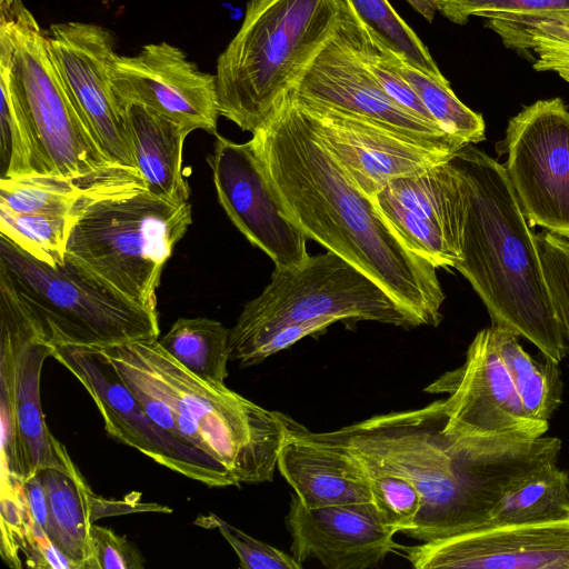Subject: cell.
<instances>
[{
    "label": "cell",
    "instance_id": "6da1fadb",
    "mask_svg": "<svg viewBox=\"0 0 569 569\" xmlns=\"http://www.w3.org/2000/svg\"><path fill=\"white\" fill-rule=\"evenodd\" d=\"M443 399L373 416L311 439L351 453L367 471L409 479L421 508L403 535L429 542L482 527L503 495L537 469L558 462V437L470 435L446 429Z\"/></svg>",
    "mask_w": 569,
    "mask_h": 569
},
{
    "label": "cell",
    "instance_id": "7a4b0ae2",
    "mask_svg": "<svg viewBox=\"0 0 569 569\" xmlns=\"http://www.w3.org/2000/svg\"><path fill=\"white\" fill-rule=\"evenodd\" d=\"M250 140L308 239L369 276L420 325L440 323L445 293L437 268L406 247L289 96Z\"/></svg>",
    "mask_w": 569,
    "mask_h": 569
},
{
    "label": "cell",
    "instance_id": "3957f363",
    "mask_svg": "<svg viewBox=\"0 0 569 569\" xmlns=\"http://www.w3.org/2000/svg\"><path fill=\"white\" fill-rule=\"evenodd\" d=\"M465 190L461 259L455 266L485 305L491 326L531 342L560 365L567 340L528 224L503 164L468 144L449 160Z\"/></svg>",
    "mask_w": 569,
    "mask_h": 569
},
{
    "label": "cell",
    "instance_id": "277c9868",
    "mask_svg": "<svg viewBox=\"0 0 569 569\" xmlns=\"http://www.w3.org/2000/svg\"><path fill=\"white\" fill-rule=\"evenodd\" d=\"M0 68L19 124L2 178L49 176L146 189L137 169L113 163L93 140L52 61L46 31L22 0H0Z\"/></svg>",
    "mask_w": 569,
    "mask_h": 569
},
{
    "label": "cell",
    "instance_id": "5b68a950",
    "mask_svg": "<svg viewBox=\"0 0 569 569\" xmlns=\"http://www.w3.org/2000/svg\"><path fill=\"white\" fill-rule=\"evenodd\" d=\"M123 381L134 382L161 398L171 412L200 433L204 450L233 476L238 485L261 483L274 477L287 438L283 413L264 409L218 383L202 379L167 352L158 339L100 349Z\"/></svg>",
    "mask_w": 569,
    "mask_h": 569
},
{
    "label": "cell",
    "instance_id": "8992f818",
    "mask_svg": "<svg viewBox=\"0 0 569 569\" xmlns=\"http://www.w3.org/2000/svg\"><path fill=\"white\" fill-rule=\"evenodd\" d=\"M342 0H249L217 60L220 116L254 133L284 102L335 32Z\"/></svg>",
    "mask_w": 569,
    "mask_h": 569
},
{
    "label": "cell",
    "instance_id": "52a82bcc",
    "mask_svg": "<svg viewBox=\"0 0 569 569\" xmlns=\"http://www.w3.org/2000/svg\"><path fill=\"white\" fill-rule=\"evenodd\" d=\"M192 222L189 202L147 189L98 199L77 214L66 258L130 300L157 310L164 263Z\"/></svg>",
    "mask_w": 569,
    "mask_h": 569
},
{
    "label": "cell",
    "instance_id": "ba28073f",
    "mask_svg": "<svg viewBox=\"0 0 569 569\" xmlns=\"http://www.w3.org/2000/svg\"><path fill=\"white\" fill-rule=\"evenodd\" d=\"M0 270L50 347L104 349L160 337L157 310L130 300L67 258L50 266L0 234Z\"/></svg>",
    "mask_w": 569,
    "mask_h": 569
},
{
    "label": "cell",
    "instance_id": "9c48e42d",
    "mask_svg": "<svg viewBox=\"0 0 569 569\" xmlns=\"http://www.w3.org/2000/svg\"><path fill=\"white\" fill-rule=\"evenodd\" d=\"M347 320L421 326L379 283L328 251L295 268H274L270 282L246 303L230 329V348L287 325H313L325 331Z\"/></svg>",
    "mask_w": 569,
    "mask_h": 569
},
{
    "label": "cell",
    "instance_id": "30bf717a",
    "mask_svg": "<svg viewBox=\"0 0 569 569\" xmlns=\"http://www.w3.org/2000/svg\"><path fill=\"white\" fill-rule=\"evenodd\" d=\"M528 224L569 240V110L560 98L523 108L500 143Z\"/></svg>",
    "mask_w": 569,
    "mask_h": 569
},
{
    "label": "cell",
    "instance_id": "8fae6325",
    "mask_svg": "<svg viewBox=\"0 0 569 569\" xmlns=\"http://www.w3.org/2000/svg\"><path fill=\"white\" fill-rule=\"evenodd\" d=\"M52 357L91 396L106 431L154 462L211 488L239 486L213 457L159 427L123 382L114 366L97 348L52 346Z\"/></svg>",
    "mask_w": 569,
    "mask_h": 569
},
{
    "label": "cell",
    "instance_id": "7c38bea8",
    "mask_svg": "<svg viewBox=\"0 0 569 569\" xmlns=\"http://www.w3.org/2000/svg\"><path fill=\"white\" fill-rule=\"evenodd\" d=\"M47 44L64 89L104 156L113 163L137 169L122 107L110 81L116 52L114 34L98 24L53 23Z\"/></svg>",
    "mask_w": 569,
    "mask_h": 569
},
{
    "label": "cell",
    "instance_id": "4fadbf2b",
    "mask_svg": "<svg viewBox=\"0 0 569 569\" xmlns=\"http://www.w3.org/2000/svg\"><path fill=\"white\" fill-rule=\"evenodd\" d=\"M208 158L219 202L238 230L278 269L309 257L307 237L290 219L251 140L236 143L216 134Z\"/></svg>",
    "mask_w": 569,
    "mask_h": 569
},
{
    "label": "cell",
    "instance_id": "5bb4252c",
    "mask_svg": "<svg viewBox=\"0 0 569 569\" xmlns=\"http://www.w3.org/2000/svg\"><path fill=\"white\" fill-rule=\"evenodd\" d=\"M289 93L451 154L466 147L386 93L349 46L340 20Z\"/></svg>",
    "mask_w": 569,
    "mask_h": 569
},
{
    "label": "cell",
    "instance_id": "9a60e30c",
    "mask_svg": "<svg viewBox=\"0 0 569 569\" xmlns=\"http://www.w3.org/2000/svg\"><path fill=\"white\" fill-rule=\"evenodd\" d=\"M425 391L448 393L443 406L450 431L536 438L549 430V421L526 415L491 326L477 332L460 367L440 376Z\"/></svg>",
    "mask_w": 569,
    "mask_h": 569
},
{
    "label": "cell",
    "instance_id": "2e32d148",
    "mask_svg": "<svg viewBox=\"0 0 569 569\" xmlns=\"http://www.w3.org/2000/svg\"><path fill=\"white\" fill-rule=\"evenodd\" d=\"M372 201L409 250L436 268L459 262L466 198L449 160L391 180Z\"/></svg>",
    "mask_w": 569,
    "mask_h": 569
},
{
    "label": "cell",
    "instance_id": "e0dca14e",
    "mask_svg": "<svg viewBox=\"0 0 569 569\" xmlns=\"http://www.w3.org/2000/svg\"><path fill=\"white\" fill-rule=\"evenodd\" d=\"M397 550L416 569H569V516L483 526Z\"/></svg>",
    "mask_w": 569,
    "mask_h": 569
},
{
    "label": "cell",
    "instance_id": "ac0fdd59",
    "mask_svg": "<svg viewBox=\"0 0 569 569\" xmlns=\"http://www.w3.org/2000/svg\"><path fill=\"white\" fill-rule=\"evenodd\" d=\"M110 81L119 100L141 103L184 124L217 134L220 116L216 76L167 42L149 43L132 57L117 54Z\"/></svg>",
    "mask_w": 569,
    "mask_h": 569
},
{
    "label": "cell",
    "instance_id": "d6986e66",
    "mask_svg": "<svg viewBox=\"0 0 569 569\" xmlns=\"http://www.w3.org/2000/svg\"><path fill=\"white\" fill-rule=\"evenodd\" d=\"M288 96L356 186L371 199L391 180L419 174L453 156L367 120Z\"/></svg>",
    "mask_w": 569,
    "mask_h": 569
},
{
    "label": "cell",
    "instance_id": "ffe728a7",
    "mask_svg": "<svg viewBox=\"0 0 569 569\" xmlns=\"http://www.w3.org/2000/svg\"><path fill=\"white\" fill-rule=\"evenodd\" d=\"M286 526L292 556L329 569L378 567L398 547L373 502L309 508L293 493Z\"/></svg>",
    "mask_w": 569,
    "mask_h": 569
},
{
    "label": "cell",
    "instance_id": "44dd1931",
    "mask_svg": "<svg viewBox=\"0 0 569 569\" xmlns=\"http://www.w3.org/2000/svg\"><path fill=\"white\" fill-rule=\"evenodd\" d=\"M283 420L287 438L277 468L306 507L373 502L369 477L357 458L309 438L292 418L283 415Z\"/></svg>",
    "mask_w": 569,
    "mask_h": 569
},
{
    "label": "cell",
    "instance_id": "7402d4cb",
    "mask_svg": "<svg viewBox=\"0 0 569 569\" xmlns=\"http://www.w3.org/2000/svg\"><path fill=\"white\" fill-rule=\"evenodd\" d=\"M119 102L134 166L146 189L170 202H188L190 187L182 172V150L187 136L193 130L141 103L129 100Z\"/></svg>",
    "mask_w": 569,
    "mask_h": 569
},
{
    "label": "cell",
    "instance_id": "603a6c76",
    "mask_svg": "<svg viewBox=\"0 0 569 569\" xmlns=\"http://www.w3.org/2000/svg\"><path fill=\"white\" fill-rule=\"evenodd\" d=\"M49 511L47 535L77 569H88L92 557L90 488L74 465L37 472Z\"/></svg>",
    "mask_w": 569,
    "mask_h": 569
},
{
    "label": "cell",
    "instance_id": "cb8c5ba5",
    "mask_svg": "<svg viewBox=\"0 0 569 569\" xmlns=\"http://www.w3.org/2000/svg\"><path fill=\"white\" fill-rule=\"evenodd\" d=\"M140 189L92 184L58 177L1 178L0 209L76 218L89 203Z\"/></svg>",
    "mask_w": 569,
    "mask_h": 569
},
{
    "label": "cell",
    "instance_id": "d4e9b609",
    "mask_svg": "<svg viewBox=\"0 0 569 569\" xmlns=\"http://www.w3.org/2000/svg\"><path fill=\"white\" fill-rule=\"evenodd\" d=\"M508 48L533 52L537 71H553L569 82V11L487 18Z\"/></svg>",
    "mask_w": 569,
    "mask_h": 569
},
{
    "label": "cell",
    "instance_id": "484cf974",
    "mask_svg": "<svg viewBox=\"0 0 569 569\" xmlns=\"http://www.w3.org/2000/svg\"><path fill=\"white\" fill-rule=\"evenodd\" d=\"M491 328L526 415L533 420L549 421L562 402L563 383L559 365L542 355L539 360L532 358L516 333L500 327Z\"/></svg>",
    "mask_w": 569,
    "mask_h": 569
},
{
    "label": "cell",
    "instance_id": "4316f807",
    "mask_svg": "<svg viewBox=\"0 0 569 569\" xmlns=\"http://www.w3.org/2000/svg\"><path fill=\"white\" fill-rule=\"evenodd\" d=\"M567 516L569 472L560 468L558 462H551L508 490L483 526L541 521Z\"/></svg>",
    "mask_w": 569,
    "mask_h": 569
},
{
    "label": "cell",
    "instance_id": "83f0119b",
    "mask_svg": "<svg viewBox=\"0 0 569 569\" xmlns=\"http://www.w3.org/2000/svg\"><path fill=\"white\" fill-rule=\"evenodd\" d=\"M161 347L196 376L224 383L230 360V329L209 318H179L158 338Z\"/></svg>",
    "mask_w": 569,
    "mask_h": 569
},
{
    "label": "cell",
    "instance_id": "f1b7e54d",
    "mask_svg": "<svg viewBox=\"0 0 569 569\" xmlns=\"http://www.w3.org/2000/svg\"><path fill=\"white\" fill-rule=\"evenodd\" d=\"M399 73L419 96L436 123L463 146L485 139V121L452 91L448 80H438L395 56Z\"/></svg>",
    "mask_w": 569,
    "mask_h": 569
},
{
    "label": "cell",
    "instance_id": "f546056e",
    "mask_svg": "<svg viewBox=\"0 0 569 569\" xmlns=\"http://www.w3.org/2000/svg\"><path fill=\"white\" fill-rule=\"evenodd\" d=\"M356 20L387 50L420 71L447 80L416 32L388 0H343Z\"/></svg>",
    "mask_w": 569,
    "mask_h": 569
},
{
    "label": "cell",
    "instance_id": "4dcf8cb0",
    "mask_svg": "<svg viewBox=\"0 0 569 569\" xmlns=\"http://www.w3.org/2000/svg\"><path fill=\"white\" fill-rule=\"evenodd\" d=\"M74 219L0 209V234L33 258L58 266L66 260L67 241Z\"/></svg>",
    "mask_w": 569,
    "mask_h": 569
},
{
    "label": "cell",
    "instance_id": "1f68e13d",
    "mask_svg": "<svg viewBox=\"0 0 569 569\" xmlns=\"http://www.w3.org/2000/svg\"><path fill=\"white\" fill-rule=\"evenodd\" d=\"M366 472L373 503L385 525L396 533L411 529L421 508V495L416 486L403 476L380 471Z\"/></svg>",
    "mask_w": 569,
    "mask_h": 569
},
{
    "label": "cell",
    "instance_id": "d6a6232c",
    "mask_svg": "<svg viewBox=\"0 0 569 569\" xmlns=\"http://www.w3.org/2000/svg\"><path fill=\"white\" fill-rule=\"evenodd\" d=\"M194 525L206 529H218L232 547L242 569H301L302 563L292 555L254 539L227 523L213 513L200 515Z\"/></svg>",
    "mask_w": 569,
    "mask_h": 569
},
{
    "label": "cell",
    "instance_id": "836d02e7",
    "mask_svg": "<svg viewBox=\"0 0 569 569\" xmlns=\"http://www.w3.org/2000/svg\"><path fill=\"white\" fill-rule=\"evenodd\" d=\"M437 10L457 24L471 16L489 18L501 14H543L569 11V0H436Z\"/></svg>",
    "mask_w": 569,
    "mask_h": 569
},
{
    "label": "cell",
    "instance_id": "e575fe53",
    "mask_svg": "<svg viewBox=\"0 0 569 569\" xmlns=\"http://www.w3.org/2000/svg\"><path fill=\"white\" fill-rule=\"evenodd\" d=\"M537 242L569 355V240L545 230L537 234Z\"/></svg>",
    "mask_w": 569,
    "mask_h": 569
},
{
    "label": "cell",
    "instance_id": "d590c367",
    "mask_svg": "<svg viewBox=\"0 0 569 569\" xmlns=\"http://www.w3.org/2000/svg\"><path fill=\"white\" fill-rule=\"evenodd\" d=\"M92 557L88 569H142L144 559L137 547L110 528L92 525Z\"/></svg>",
    "mask_w": 569,
    "mask_h": 569
},
{
    "label": "cell",
    "instance_id": "8d00e7d4",
    "mask_svg": "<svg viewBox=\"0 0 569 569\" xmlns=\"http://www.w3.org/2000/svg\"><path fill=\"white\" fill-rule=\"evenodd\" d=\"M89 499L91 508V519L93 522L102 517H110L137 511H171L169 508L163 506L142 503L139 501L128 499L108 500L96 496L92 491L90 492Z\"/></svg>",
    "mask_w": 569,
    "mask_h": 569
},
{
    "label": "cell",
    "instance_id": "74e56055",
    "mask_svg": "<svg viewBox=\"0 0 569 569\" xmlns=\"http://www.w3.org/2000/svg\"><path fill=\"white\" fill-rule=\"evenodd\" d=\"M22 490L32 519L46 531L49 525V511L46 492L38 475L22 482Z\"/></svg>",
    "mask_w": 569,
    "mask_h": 569
},
{
    "label": "cell",
    "instance_id": "f35d334b",
    "mask_svg": "<svg viewBox=\"0 0 569 569\" xmlns=\"http://www.w3.org/2000/svg\"><path fill=\"white\" fill-rule=\"evenodd\" d=\"M410 6L420 13L426 20L431 22L437 11L436 0H407Z\"/></svg>",
    "mask_w": 569,
    "mask_h": 569
}]
</instances>
